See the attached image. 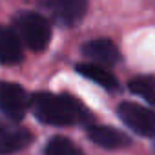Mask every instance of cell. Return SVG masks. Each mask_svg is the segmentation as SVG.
<instances>
[{
	"label": "cell",
	"mask_w": 155,
	"mask_h": 155,
	"mask_svg": "<svg viewBox=\"0 0 155 155\" xmlns=\"http://www.w3.org/2000/svg\"><path fill=\"white\" fill-rule=\"evenodd\" d=\"M44 155H84V151L68 137H53L48 140Z\"/></svg>",
	"instance_id": "12"
},
{
	"label": "cell",
	"mask_w": 155,
	"mask_h": 155,
	"mask_svg": "<svg viewBox=\"0 0 155 155\" xmlns=\"http://www.w3.org/2000/svg\"><path fill=\"white\" fill-rule=\"evenodd\" d=\"M82 53L99 66H115L120 60L119 48L108 38H93L82 46Z\"/></svg>",
	"instance_id": "7"
},
{
	"label": "cell",
	"mask_w": 155,
	"mask_h": 155,
	"mask_svg": "<svg viewBox=\"0 0 155 155\" xmlns=\"http://www.w3.org/2000/svg\"><path fill=\"white\" fill-rule=\"evenodd\" d=\"M131 93L142 97L146 102L155 104V77L151 75H139L130 81Z\"/></svg>",
	"instance_id": "11"
},
{
	"label": "cell",
	"mask_w": 155,
	"mask_h": 155,
	"mask_svg": "<svg viewBox=\"0 0 155 155\" xmlns=\"http://www.w3.org/2000/svg\"><path fill=\"white\" fill-rule=\"evenodd\" d=\"M77 71L81 75H84L86 79L93 81L95 84L106 88V90H117L119 88V82L115 79V75L106 69L104 66H99V64H93V62H88V64H77Z\"/></svg>",
	"instance_id": "10"
},
{
	"label": "cell",
	"mask_w": 155,
	"mask_h": 155,
	"mask_svg": "<svg viewBox=\"0 0 155 155\" xmlns=\"http://www.w3.org/2000/svg\"><path fill=\"white\" fill-rule=\"evenodd\" d=\"M22 58L24 51L18 35L15 33L13 28H6L0 24V64L13 66L22 62Z\"/></svg>",
	"instance_id": "8"
},
{
	"label": "cell",
	"mask_w": 155,
	"mask_h": 155,
	"mask_svg": "<svg viewBox=\"0 0 155 155\" xmlns=\"http://www.w3.org/2000/svg\"><path fill=\"white\" fill-rule=\"evenodd\" d=\"M117 113L128 128L144 137L155 139V111L135 102H122Z\"/></svg>",
	"instance_id": "4"
},
{
	"label": "cell",
	"mask_w": 155,
	"mask_h": 155,
	"mask_svg": "<svg viewBox=\"0 0 155 155\" xmlns=\"http://www.w3.org/2000/svg\"><path fill=\"white\" fill-rule=\"evenodd\" d=\"M88 135L95 144L108 148V150H117V148H124L130 144V139L126 137V133H122L117 128L104 126V124H90Z\"/></svg>",
	"instance_id": "9"
},
{
	"label": "cell",
	"mask_w": 155,
	"mask_h": 155,
	"mask_svg": "<svg viewBox=\"0 0 155 155\" xmlns=\"http://www.w3.org/2000/svg\"><path fill=\"white\" fill-rule=\"evenodd\" d=\"M33 135L17 120H0V155H13L29 146Z\"/></svg>",
	"instance_id": "6"
},
{
	"label": "cell",
	"mask_w": 155,
	"mask_h": 155,
	"mask_svg": "<svg viewBox=\"0 0 155 155\" xmlns=\"http://www.w3.org/2000/svg\"><path fill=\"white\" fill-rule=\"evenodd\" d=\"M31 99L28 97L26 90L15 82H0V111L9 120L24 119Z\"/></svg>",
	"instance_id": "5"
},
{
	"label": "cell",
	"mask_w": 155,
	"mask_h": 155,
	"mask_svg": "<svg viewBox=\"0 0 155 155\" xmlns=\"http://www.w3.org/2000/svg\"><path fill=\"white\" fill-rule=\"evenodd\" d=\"M13 29L18 35L20 42H24L33 51H42L48 48L51 40V26L49 20L35 11H24L15 17Z\"/></svg>",
	"instance_id": "2"
},
{
	"label": "cell",
	"mask_w": 155,
	"mask_h": 155,
	"mask_svg": "<svg viewBox=\"0 0 155 155\" xmlns=\"http://www.w3.org/2000/svg\"><path fill=\"white\" fill-rule=\"evenodd\" d=\"M35 117L49 126H90L91 115L88 110L71 95L60 93H35L29 102Z\"/></svg>",
	"instance_id": "1"
},
{
	"label": "cell",
	"mask_w": 155,
	"mask_h": 155,
	"mask_svg": "<svg viewBox=\"0 0 155 155\" xmlns=\"http://www.w3.org/2000/svg\"><path fill=\"white\" fill-rule=\"evenodd\" d=\"M38 6L60 26L79 24L88 9V0H38Z\"/></svg>",
	"instance_id": "3"
}]
</instances>
